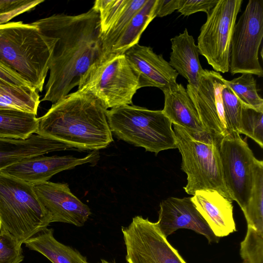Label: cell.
<instances>
[{"instance_id": "cell-21", "label": "cell", "mask_w": 263, "mask_h": 263, "mask_svg": "<svg viewBox=\"0 0 263 263\" xmlns=\"http://www.w3.org/2000/svg\"><path fill=\"white\" fill-rule=\"evenodd\" d=\"M172 51L170 61L172 67L191 85H196L204 69L199 59V50L193 36L186 28L171 39Z\"/></svg>"}, {"instance_id": "cell-1", "label": "cell", "mask_w": 263, "mask_h": 263, "mask_svg": "<svg viewBox=\"0 0 263 263\" xmlns=\"http://www.w3.org/2000/svg\"><path fill=\"white\" fill-rule=\"evenodd\" d=\"M32 23L57 39L40 101L54 104L78 86L90 67L103 59L99 14L91 8L80 14H55Z\"/></svg>"}, {"instance_id": "cell-20", "label": "cell", "mask_w": 263, "mask_h": 263, "mask_svg": "<svg viewBox=\"0 0 263 263\" xmlns=\"http://www.w3.org/2000/svg\"><path fill=\"white\" fill-rule=\"evenodd\" d=\"M162 91L164 105L162 111L172 124L189 130L205 131L195 106L182 84L177 83Z\"/></svg>"}, {"instance_id": "cell-37", "label": "cell", "mask_w": 263, "mask_h": 263, "mask_svg": "<svg viewBox=\"0 0 263 263\" xmlns=\"http://www.w3.org/2000/svg\"><path fill=\"white\" fill-rule=\"evenodd\" d=\"M99 263H112V262H109L107 260H105V259H101L100 262H99Z\"/></svg>"}, {"instance_id": "cell-5", "label": "cell", "mask_w": 263, "mask_h": 263, "mask_svg": "<svg viewBox=\"0 0 263 263\" xmlns=\"http://www.w3.org/2000/svg\"><path fill=\"white\" fill-rule=\"evenodd\" d=\"M50 223L33 185L0 172V232L24 243Z\"/></svg>"}, {"instance_id": "cell-2", "label": "cell", "mask_w": 263, "mask_h": 263, "mask_svg": "<svg viewBox=\"0 0 263 263\" xmlns=\"http://www.w3.org/2000/svg\"><path fill=\"white\" fill-rule=\"evenodd\" d=\"M107 110L92 95L76 91L52 104L39 118L36 134L79 151L106 148L114 141Z\"/></svg>"}, {"instance_id": "cell-39", "label": "cell", "mask_w": 263, "mask_h": 263, "mask_svg": "<svg viewBox=\"0 0 263 263\" xmlns=\"http://www.w3.org/2000/svg\"></svg>"}, {"instance_id": "cell-17", "label": "cell", "mask_w": 263, "mask_h": 263, "mask_svg": "<svg viewBox=\"0 0 263 263\" xmlns=\"http://www.w3.org/2000/svg\"><path fill=\"white\" fill-rule=\"evenodd\" d=\"M147 0H97L92 8L99 14L103 57L109 54L113 45L136 13Z\"/></svg>"}, {"instance_id": "cell-30", "label": "cell", "mask_w": 263, "mask_h": 263, "mask_svg": "<svg viewBox=\"0 0 263 263\" xmlns=\"http://www.w3.org/2000/svg\"><path fill=\"white\" fill-rule=\"evenodd\" d=\"M221 95L224 119L229 133L234 131L238 132L242 105L227 85L222 89Z\"/></svg>"}, {"instance_id": "cell-13", "label": "cell", "mask_w": 263, "mask_h": 263, "mask_svg": "<svg viewBox=\"0 0 263 263\" xmlns=\"http://www.w3.org/2000/svg\"><path fill=\"white\" fill-rule=\"evenodd\" d=\"M33 187L39 199L49 214L51 222L82 227L91 215L89 208L72 193L67 183L48 181Z\"/></svg>"}, {"instance_id": "cell-14", "label": "cell", "mask_w": 263, "mask_h": 263, "mask_svg": "<svg viewBox=\"0 0 263 263\" xmlns=\"http://www.w3.org/2000/svg\"><path fill=\"white\" fill-rule=\"evenodd\" d=\"M157 225L166 238L179 229H187L203 235L209 243H217L209 225L197 210L191 197H169L160 203Z\"/></svg>"}, {"instance_id": "cell-6", "label": "cell", "mask_w": 263, "mask_h": 263, "mask_svg": "<svg viewBox=\"0 0 263 263\" xmlns=\"http://www.w3.org/2000/svg\"><path fill=\"white\" fill-rule=\"evenodd\" d=\"M110 130L117 138L155 153L177 148L172 123L162 110L134 105L106 111Z\"/></svg>"}, {"instance_id": "cell-3", "label": "cell", "mask_w": 263, "mask_h": 263, "mask_svg": "<svg viewBox=\"0 0 263 263\" xmlns=\"http://www.w3.org/2000/svg\"><path fill=\"white\" fill-rule=\"evenodd\" d=\"M56 41L32 23H8L0 39V61L42 92Z\"/></svg>"}, {"instance_id": "cell-10", "label": "cell", "mask_w": 263, "mask_h": 263, "mask_svg": "<svg viewBox=\"0 0 263 263\" xmlns=\"http://www.w3.org/2000/svg\"><path fill=\"white\" fill-rule=\"evenodd\" d=\"M220 155L226 187L232 200L236 201L243 211L251 197L257 159L236 131L222 138Z\"/></svg>"}, {"instance_id": "cell-35", "label": "cell", "mask_w": 263, "mask_h": 263, "mask_svg": "<svg viewBox=\"0 0 263 263\" xmlns=\"http://www.w3.org/2000/svg\"><path fill=\"white\" fill-rule=\"evenodd\" d=\"M180 0H158L156 10V17L167 16L179 7Z\"/></svg>"}, {"instance_id": "cell-23", "label": "cell", "mask_w": 263, "mask_h": 263, "mask_svg": "<svg viewBox=\"0 0 263 263\" xmlns=\"http://www.w3.org/2000/svg\"><path fill=\"white\" fill-rule=\"evenodd\" d=\"M158 2V0H147L133 17L106 58L110 55L124 54L130 48L138 44L142 33L156 17Z\"/></svg>"}, {"instance_id": "cell-25", "label": "cell", "mask_w": 263, "mask_h": 263, "mask_svg": "<svg viewBox=\"0 0 263 263\" xmlns=\"http://www.w3.org/2000/svg\"><path fill=\"white\" fill-rule=\"evenodd\" d=\"M39 92L29 86H16L0 81V109L21 110L37 115Z\"/></svg>"}, {"instance_id": "cell-34", "label": "cell", "mask_w": 263, "mask_h": 263, "mask_svg": "<svg viewBox=\"0 0 263 263\" xmlns=\"http://www.w3.org/2000/svg\"><path fill=\"white\" fill-rule=\"evenodd\" d=\"M0 81L16 86L31 87L25 81L1 61H0Z\"/></svg>"}, {"instance_id": "cell-18", "label": "cell", "mask_w": 263, "mask_h": 263, "mask_svg": "<svg viewBox=\"0 0 263 263\" xmlns=\"http://www.w3.org/2000/svg\"><path fill=\"white\" fill-rule=\"evenodd\" d=\"M191 199L215 236L225 237L236 231L232 201L213 190L196 191Z\"/></svg>"}, {"instance_id": "cell-8", "label": "cell", "mask_w": 263, "mask_h": 263, "mask_svg": "<svg viewBox=\"0 0 263 263\" xmlns=\"http://www.w3.org/2000/svg\"><path fill=\"white\" fill-rule=\"evenodd\" d=\"M263 37V1L250 0L234 27L229 71L263 76L259 50Z\"/></svg>"}, {"instance_id": "cell-29", "label": "cell", "mask_w": 263, "mask_h": 263, "mask_svg": "<svg viewBox=\"0 0 263 263\" xmlns=\"http://www.w3.org/2000/svg\"><path fill=\"white\" fill-rule=\"evenodd\" d=\"M240 254L242 263H263V232L248 226L240 243Z\"/></svg>"}, {"instance_id": "cell-11", "label": "cell", "mask_w": 263, "mask_h": 263, "mask_svg": "<svg viewBox=\"0 0 263 263\" xmlns=\"http://www.w3.org/2000/svg\"><path fill=\"white\" fill-rule=\"evenodd\" d=\"M122 232L128 263H187L148 218L134 217Z\"/></svg>"}, {"instance_id": "cell-9", "label": "cell", "mask_w": 263, "mask_h": 263, "mask_svg": "<svg viewBox=\"0 0 263 263\" xmlns=\"http://www.w3.org/2000/svg\"><path fill=\"white\" fill-rule=\"evenodd\" d=\"M242 2L218 0L200 28L197 45L199 53L216 72L229 71L231 41Z\"/></svg>"}, {"instance_id": "cell-4", "label": "cell", "mask_w": 263, "mask_h": 263, "mask_svg": "<svg viewBox=\"0 0 263 263\" xmlns=\"http://www.w3.org/2000/svg\"><path fill=\"white\" fill-rule=\"evenodd\" d=\"M173 127L177 148L182 156L181 169L187 175L185 192L194 195L198 191L213 190L232 201L224 181L220 155L223 137L175 124Z\"/></svg>"}, {"instance_id": "cell-19", "label": "cell", "mask_w": 263, "mask_h": 263, "mask_svg": "<svg viewBox=\"0 0 263 263\" xmlns=\"http://www.w3.org/2000/svg\"><path fill=\"white\" fill-rule=\"evenodd\" d=\"M79 151L72 146L37 134L24 140L0 138V172L24 159L61 151Z\"/></svg>"}, {"instance_id": "cell-33", "label": "cell", "mask_w": 263, "mask_h": 263, "mask_svg": "<svg viewBox=\"0 0 263 263\" xmlns=\"http://www.w3.org/2000/svg\"><path fill=\"white\" fill-rule=\"evenodd\" d=\"M218 0H180L177 10L181 15L189 16L198 12H204L208 15Z\"/></svg>"}, {"instance_id": "cell-12", "label": "cell", "mask_w": 263, "mask_h": 263, "mask_svg": "<svg viewBox=\"0 0 263 263\" xmlns=\"http://www.w3.org/2000/svg\"><path fill=\"white\" fill-rule=\"evenodd\" d=\"M226 79L219 72L204 69L198 83L189 84L186 90L198 112L204 130L223 137L229 134L226 123L221 91Z\"/></svg>"}, {"instance_id": "cell-15", "label": "cell", "mask_w": 263, "mask_h": 263, "mask_svg": "<svg viewBox=\"0 0 263 263\" xmlns=\"http://www.w3.org/2000/svg\"><path fill=\"white\" fill-rule=\"evenodd\" d=\"M98 151L82 158L71 155L44 156L40 155L24 159L1 172L21 179L33 185L48 181L53 175L86 163H96Z\"/></svg>"}, {"instance_id": "cell-16", "label": "cell", "mask_w": 263, "mask_h": 263, "mask_svg": "<svg viewBox=\"0 0 263 263\" xmlns=\"http://www.w3.org/2000/svg\"><path fill=\"white\" fill-rule=\"evenodd\" d=\"M124 54L138 78L139 89L155 87L163 91L177 83L178 73L151 47L137 44Z\"/></svg>"}, {"instance_id": "cell-24", "label": "cell", "mask_w": 263, "mask_h": 263, "mask_svg": "<svg viewBox=\"0 0 263 263\" xmlns=\"http://www.w3.org/2000/svg\"><path fill=\"white\" fill-rule=\"evenodd\" d=\"M34 114L0 109V138L26 139L36 134L39 118Z\"/></svg>"}, {"instance_id": "cell-36", "label": "cell", "mask_w": 263, "mask_h": 263, "mask_svg": "<svg viewBox=\"0 0 263 263\" xmlns=\"http://www.w3.org/2000/svg\"><path fill=\"white\" fill-rule=\"evenodd\" d=\"M5 26H6V24H3V25H0V39L1 38V37L3 35Z\"/></svg>"}, {"instance_id": "cell-26", "label": "cell", "mask_w": 263, "mask_h": 263, "mask_svg": "<svg viewBox=\"0 0 263 263\" xmlns=\"http://www.w3.org/2000/svg\"><path fill=\"white\" fill-rule=\"evenodd\" d=\"M247 226L263 232V162L256 160L249 201L242 211Z\"/></svg>"}, {"instance_id": "cell-28", "label": "cell", "mask_w": 263, "mask_h": 263, "mask_svg": "<svg viewBox=\"0 0 263 263\" xmlns=\"http://www.w3.org/2000/svg\"><path fill=\"white\" fill-rule=\"evenodd\" d=\"M238 132L252 139L263 147V112L242 106Z\"/></svg>"}, {"instance_id": "cell-22", "label": "cell", "mask_w": 263, "mask_h": 263, "mask_svg": "<svg viewBox=\"0 0 263 263\" xmlns=\"http://www.w3.org/2000/svg\"><path fill=\"white\" fill-rule=\"evenodd\" d=\"M24 243L52 263H88L86 258L79 251L58 241L53 236L52 229L43 230Z\"/></svg>"}, {"instance_id": "cell-32", "label": "cell", "mask_w": 263, "mask_h": 263, "mask_svg": "<svg viewBox=\"0 0 263 263\" xmlns=\"http://www.w3.org/2000/svg\"><path fill=\"white\" fill-rule=\"evenodd\" d=\"M44 0H0V25L33 9Z\"/></svg>"}, {"instance_id": "cell-31", "label": "cell", "mask_w": 263, "mask_h": 263, "mask_svg": "<svg viewBox=\"0 0 263 263\" xmlns=\"http://www.w3.org/2000/svg\"><path fill=\"white\" fill-rule=\"evenodd\" d=\"M21 243L7 232H0V263H20L24 258Z\"/></svg>"}, {"instance_id": "cell-27", "label": "cell", "mask_w": 263, "mask_h": 263, "mask_svg": "<svg viewBox=\"0 0 263 263\" xmlns=\"http://www.w3.org/2000/svg\"><path fill=\"white\" fill-rule=\"evenodd\" d=\"M226 84L234 92L242 106L263 112V100L257 92L256 81L253 75L243 73Z\"/></svg>"}, {"instance_id": "cell-7", "label": "cell", "mask_w": 263, "mask_h": 263, "mask_svg": "<svg viewBox=\"0 0 263 263\" xmlns=\"http://www.w3.org/2000/svg\"><path fill=\"white\" fill-rule=\"evenodd\" d=\"M138 78L124 54L110 55L92 66L77 91L98 99L107 109L132 105Z\"/></svg>"}, {"instance_id": "cell-38", "label": "cell", "mask_w": 263, "mask_h": 263, "mask_svg": "<svg viewBox=\"0 0 263 263\" xmlns=\"http://www.w3.org/2000/svg\"></svg>"}]
</instances>
